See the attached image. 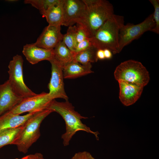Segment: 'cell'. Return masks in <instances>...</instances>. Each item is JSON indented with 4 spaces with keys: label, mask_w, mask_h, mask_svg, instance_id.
I'll return each mask as SVG.
<instances>
[{
    "label": "cell",
    "mask_w": 159,
    "mask_h": 159,
    "mask_svg": "<svg viewBox=\"0 0 159 159\" xmlns=\"http://www.w3.org/2000/svg\"><path fill=\"white\" fill-rule=\"evenodd\" d=\"M47 109H49L59 114L64 121L66 131L62 134L61 138L64 146H67L73 136L79 131H83L93 134L97 140L99 138L98 131L94 132L81 121L87 117L82 116L74 110V107L68 100L59 102L55 100L50 103Z\"/></svg>",
    "instance_id": "obj_1"
},
{
    "label": "cell",
    "mask_w": 159,
    "mask_h": 159,
    "mask_svg": "<svg viewBox=\"0 0 159 159\" xmlns=\"http://www.w3.org/2000/svg\"><path fill=\"white\" fill-rule=\"evenodd\" d=\"M86 9L83 18L77 24L81 25L89 38L114 14L113 5L105 0H83Z\"/></svg>",
    "instance_id": "obj_2"
},
{
    "label": "cell",
    "mask_w": 159,
    "mask_h": 159,
    "mask_svg": "<svg viewBox=\"0 0 159 159\" xmlns=\"http://www.w3.org/2000/svg\"><path fill=\"white\" fill-rule=\"evenodd\" d=\"M124 22L122 16L113 14L89 38L92 46L97 49H108L114 54L119 53V32Z\"/></svg>",
    "instance_id": "obj_3"
},
{
    "label": "cell",
    "mask_w": 159,
    "mask_h": 159,
    "mask_svg": "<svg viewBox=\"0 0 159 159\" xmlns=\"http://www.w3.org/2000/svg\"><path fill=\"white\" fill-rule=\"evenodd\" d=\"M53 111L45 109L36 113L29 119L12 143L16 146L18 150L26 154L32 145L40 136V127L43 120Z\"/></svg>",
    "instance_id": "obj_4"
},
{
    "label": "cell",
    "mask_w": 159,
    "mask_h": 159,
    "mask_svg": "<svg viewBox=\"0 0 159 159\" xmlns=\"http://www.w3.org/2000/svg\"><path fill=\"white\" fill-rule=\"evenodd\" d=\"M115 79L118 82L124 81L143 87L148 83L149 72L140 62L129 60L121 63L114 72Z\"/></svg>",
    "instance_id": "obj_5"
},
{
    "label": "cell",
    "mask_w": 159,
    "mask_h": 159,
    "mask_svg": "<svg viewBox=\"0 0 159 159\" xmlns=\"http://www.w3.org/2000/svg\"><path fill=\"white\" fill-rule=\"evenodd\" d=\"M155 25L153 13L139 24H124L121 27L119 34V45L120 52L125 47L138 38L145 32L148 31H151Z\"/></svg>",
    "instance_id": "obj_6"
},
{
    "label": "cell",
    "mask_w": 159,
    "mask_h": 159,
    "mask_svg": "<svg viewBox=\"0 0 159 159\" xmlns=\"http://www.w3.org/2000/svg\"><path fill=\"white\" fill-rule=\"evenodd\" d=\"M23 60L21 56L17 54L10 61L8 68L9 80L15 91L24 98L36 95L25 85L23 79Z\"/></svg>",
    "instance_id": "obj_7"
},
{
    "label": "cell",
    "mask_w": 159,
    "mask_h": 159,
    "mask_svg": "<svg viewBox=\"0 0 159 159\" xmlns=\"http://www.w3.org/2000/svg\"><path fill=\"white\" fill-rule=\"evenodd\" d=\"M53 100L48 93L43 92L33 96L24 98L19 103L8 112L13 114L20 115L27 112L41 111L47 109Z\"/></svg>",
    "instance_id": "obj_8"
},
{
    "label": "cell",
    "mask_w": 159,
    "mask_h": 159,
    "mask_svg": "<svg viewBox=\"0 0 159 159\" xmlns=\"http://www.w3.org/2000/svg\"><path fill=\"white\" fill-rule=\"evenodd\" d=\"M49 61L51 65V76L48 85L49 95L53 100L60 98L68 100L64 88L63 68L53 57Z\"/></svg>",
    "instance_id": "obj_9"
},
{
    "label": "cell",
    "mask_w": 159,
    "mask_h": 159,
    "mask_svg": "<svg viewBox=\"0 0 159 159\" xmlns=\"http://www.w3.org/2000/svg\"><path fill=\"white\" fill-rule=\"evenodd\" d=\"M64 19L62 26H72L83 18L86 5L83 0H63Z\"/></svg>",
    "instance_id": "obj_10"
},
{
    "label": "cell",
    "mask_w": 159,
    "mask_h": 159,
    "mask_svg": "<svg viewBox=\"0 0 159 159\" xmlns=\"http://www.w3.org/2000/svg\"><path fill=\"white\" fill-rule=\"evenodd\" d=\"M23 99L14 89L8 80L0 84V116L14 108Z\"/></svg>",
    "instance_id": "obj_11"
},
{
    "label": "cell",
    "mask_w": 159,
    "mask_h": 159,
    "mask_svg": "<svg viewBox=\"0 0 159 159\" xmlns=\"http://www.w3.org/2000/svg\"><path fill=\"white\" fill-rule=\"evenodd\" d=\"M61 26L49 25L45 27L34 44L37 46L48 49H53L62 40L63 34Z\"/></svg>",
    "instance_id": "obj_12"
},
{
    "label": "cell",
    "mask_w": 159,
    "mask_h": 159,
    "mask_svg": "<svg viewBox=\"0 0 159 159\" xmlns=\"http://www.w3.org/2000/svg\"><path fill=\"white\" fill-rule=\"evenodd\" d=\"M119 88V99L122 103L127 106L135 103L139 98L143 87L131 83L118 81Z\"/></svg>",
    "instance_id": "obj_13"
},
{
    "label": "cell",
    "mask_w": 159,
    "mask_h": 159,
    "mask_svg": "<svg viewBox=\"0 0 159 159\" xmlns=\"http://www.w3.org/2000/svg\"><path fill=\"white\" fill-rule=\"evenodd\" d=\"M22 52L26 60L32 64L43 60L49 61L53 57V49L39 47L34 43L24 46Z\"/></svg>",
    "instance_id": "obj_14"
},
{
    "label": "cell",
    "mask_w": 159,
    "mask_h": 159,
    "mask_svg": "<svg viewBox=\"0 0 159 159\" xmlns=\"http://www.w3.org/2000/svg\"><path fill=\"white\" fill-rule=\"evenodd\" d=\"M38 112H29L23 115L13 114L8 112H5L0 116V131L23 125L29 119Z\"/></svg>",
    "instance_id": "obj_15"
},
{
    "label": "cell",
    "mask_w": 159,
    "mask_h": 159,
    "mask_svg": "<svg viewBox=\"0 0 159 159\" xmlns=\"http://www.w3.org/2000/svg\"><path fill=\"white\" fill-rule=\"evenodd\" d=\"M91 63L81 64L74 60L67 64L63 69L64 79H74L93 72L91 70Z\"/></svg>",
    "instance_id": "obj_16"
},
{
    "label": "cell",
    "mask_w": 159,
    "mask_h": 159,
    "mask_svg": "<svg viewBox=\"0 0 159 159\" xmlns=\"http://www.w3.org/2000/svg\"><path fill=\"white\" fill-rule=\"evenodd\" d=\"M63 0L47 10L40 12L46 18L49 25L54 26L62 25L64 19Z\"/></svg>",
    "instance_id": "obj_17"
},
{
    "label": "cell",
    "mask_w": 159,
    "mask_h": 159,
    "mask_svg": "<svg viewBox=\"0 0 159 159\" xmlns=\"http://www.w3.org/2000/svg\"><path fill=\"white\" fill-rule=\"evenodd\" d=\"M74 53L69 49L62 41L53 49V58L63 68L74 60Z\"/></svg>",
    "instance_id": "obj_18"
},
{
    "label": "cell",
    "mask_w": 159,
    "mask_h": 159,
    "mask_svg": "<svg viewBox=\"0 0 159 159\" xmlns=\"http://www.w3.org/2000/svg\"><path fill=\"white\" fill-rule=\"evenodd\" d=\"M97 49L92 46L74 55V60L82 65L97 62L96 56Z\"/></svg>",
    "instance_id": "obj_19"
},
{
    "label": "cell",
    "mask_w": 159,
    "mask_h": 159,
    "mask_svg": "<svg viewBox=\"0 0 159 159\" xmlns=\"http://www.w3.org/2000/svg\"><path fill=\"white\" fill-rule=\"evenodd\" d=\"M19 127L8 129L0 131V149L8 145H11L21 130Z\"/></svg>",
    "instance_id": "obj_20"
},
{
    "label": "cell",
    "mask_w": 159,
    "mask_h": 159,
    "mask_svg": "<svg viewBox=\"0 0 159 159\" xmlns=\"http://www.w3.org/2000/svg\"><path fill=\"white\" fill-rule=\"evenodd\" d=\"M76 26H69L67 33L63 35L62 42L74 53L77 45L76 38Z\"/></svg>",
    "instance_id": "obj_21"
},
{
    "label": "cell",
    "mask_w": 159,
    "mask_h": 159,
    "mask_svg": "<svg viewBox=\"0 0 159 159\" xmlns=\"http://www.w3.org/2000/svg\"><path fill=\"white\" fill-rule=\"evenodd\" d=\"M61 0H25V4H30L38 9L40 12L47 10L49 8L59 3Z\"/></svg>",
    "instance_id": "obj_22"
},
{
    "label": "cell",
    "mask_w": 159,
    "mask_h": 159,
    "mask_svg": "<svg viewBox=\"0 0 159 159\" xmlns=\"http://www.w3.org/2000/svg\"><path fill=\"white\" fill-rule=\"evenodd\" d=\"M154 8V11L153 13V18L155 25L151 31L157 34H159V0H149Z\"/></svg>",
    "instance_id": "obj_23"
},
{
    "label": "cell",
    "mask_w": 159,
    "mask_h": 159,
    "mask_svg": "<svg viewBox=\"0 0 159 159\" xmlns=\"http://www.w3.org/2000/svg\"><path fill=\"white\" fill-rule=\"evenodd\" d=\"M76 28V38L77 44L84 40L89 38L86 31L81 25L77 24Z\"/></svg>",
    "instance_id": "obj_24"
},
{
    "label": "cell",
    "mask_w": 159,
    "mask_h": 159,
    "mask_svg": "<svg viewBox=\"0 0 159 159\" xmlns=\"http://www.w3.org/2000/svg\"><path fill=\"white\" fill-rule=\"evenodd\" d=\"M92 46L89 38L85 39L77 44L74 52V55Z\"/></svg>",
    "instance_id": "obj_25"
},
{
    "label": "cell",
    "mask_w": 159,
    "mask_h": 159,
    "mask_svg": "<svg viewBox=\"0 0 159 159\" xmlns=\"http://www.w3.org/2000/svg\"><path fill=\"white\" fill-rule=\"evenodd\" d=\"M70 159H95L89 152L86 151L75 153Z\"/></svg>",
    "instance_id": "obj_26"
},
{
    "label": "cell",
    "mask_w": 159,
    "mask_h": 159,
    "mask_svg": "<svg viewBox=\"0 0 159 159\" xmlns=\"http://www.w3.org/2000/svg\"><path fill=\"white\" fill-rule=\"evenodd\" d=\"M29 159H46L44 157L43 155L40 153H37L34 154L29 155Z\"/></svg>",
    "instance_id": "obj_27"
},
{
    "label": "cell",
    "mask_w": 159,
    "mask_h": 159,
    "mask_svg": "<svg viewBox=\"0 0 159 159\" xmlns=\"http://www.w3.org/2000/svg\"><path fill=\"white\" fill-rule=\"evenodd\" d=\"M96 56L98 60H103L105 59L103 49H97Z\"/></svg>",
    "instance_id": "obj_28"
},
{
    "label": "cell",
    "mask_w": 159,
    "mask_h": 159,
    "mask_svg": "<svg viewBox=\"0 0 159 159\" xmlns=\"http://www.w3.org/2000/svg\"><path fill=\"white\" fill-rule=\"evenodd\" d=\"M105 58L110 59L112 57V53L109 49H103Z\"/></svg>",
    "instance_id": "obj_29"
},
{
    "label": "cell",
    "mask_w": 159,
    "mask_h": 159,
    "mask_svg": "<svg viewBox=\"0 0 159 159\" xmlns=\"http://www.w3.org/2000/svg\"><path fill=\"white\" fill-rule=\"evenodd\" d=\"M15 159H29V155L24 156L20 158H16Z\"/></svg>",
    "instance_id": "obj_30"
},
{
    "label": "cell",
    "mask_w": 159,
    "mask_h": 159,
    "mask_svg": "<svg viewBox=\"0 0 159 159\" xmlns=\"http://www.w3.org/2000/svg\"><path fill=\"white\" fill-rule=\"evenodd\" d=\"M8 1H10V2H11V1L13 2V1H16V0H8Z\"/></svg>",
    "instance_id": "obj_31"
}]
</instances>
